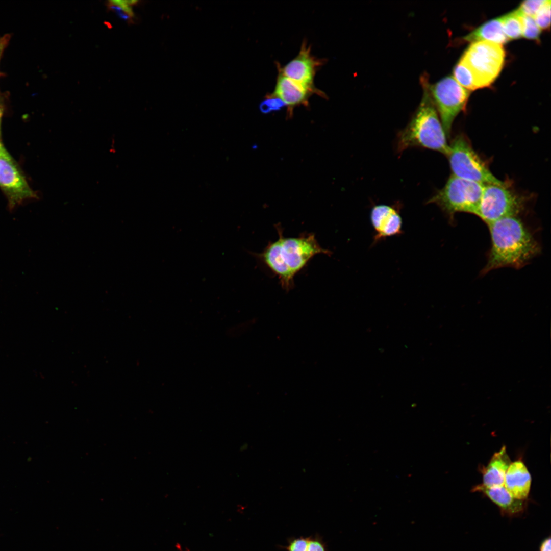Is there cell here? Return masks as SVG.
Segmentation results:
<instances>
[{"label": "cell", "mask_w": 551, "mask_h": 551, "mask_svg": "<svg viewBox=\"0 0 551 551\" xmlns=\"http://www.w3.org/2000/svg\"><path fill=\"white\" fill-rule=\"evenodd\" d=\"M484 185L452 175L444 186L436 193L428 204H435L454 221L456 213L476 215Z\"/></svg>", "instance_id": "obj_4"}, {"label": "cell", "mask_w": 551, "mask_h": 551, "mask_svg": "<svg viewBox=\"0 0 551 551\" xmlns=\"http://www.w3.org/2000/svg\"><path fill=\"white\" fill-rule=\"evenodd\" d=\"M0 187L13 209L24 200L36 197L13 161L0 158Z\"/></svg>", "instance_id": "obj_10"}, {"label": "cell", "mask_w": 551, "mask_h": 551, "mask_svg": "<svg viewBox=\"0 0 551 551\" xmlns=\"http://www.w3.org/2000/svg\"><path fill=\"white\" fill-rule=\"evenodd\" d=\"M309 539L303 537L294 539L290 541L286 549L288 551H307Z\"/></svg>", "instance_id": "obj_24"}, {"label": "cell", "mask_w": 551, "mask_h": 551, "mask_svg": "<svg viewBox=\"0 0 551 551\" xmlns=\"http://www.w3.org/2000/svg\"><path fill=\"white\" fill-rule=\"evenodd\" d=\"M3 111H4L3 103L2 101L1 100V99L0 98V126H1V122L2 117V116H3Z\"/></svg>", "instance_id": "obj_29"}, {"label": "cell", "mask_w": 551, "mask_h": 551, "mask_svg": "<svg viewBox=\"0 0 551 551\" xmlns=\"http://www.w3.org/2000/svg\"><path fill=\"white\" fill-rule=\"evenodd\" d=\"M470 42L489 41L503 44L509 40L505 35L500 17L487 21L464 37Z\"/></svg>", "instance_id": "obj_16"}, {"label": "cell", "mask_w": 551, "mask_h": 551, "mask_svg": "<svg viewBox=\"0 0 551 551\" xmlns=\"http://www.w3.org/2000/svg\"><path fill=\"white\" fill-rule=\"evenodd\" d=\"M428 89L446 136L449 137L453 122L465 110L470 92L461 86L452 76L430 84Z\"/></svg>", "instance_id": "obj_8"}, {"label": "cell", "mask_w": 551, "mask_h": 551, "mask_svg": "<svg viewBox=\"0 0 551 551\" xmlns=\"http://www.w3.org/2000/svg\"><path fill=\"white\" fill-rule=\"evenodd\" d=\"M517 12L518 13L517 11ZM518 14L521 18L522 36L528 39L538 41L541 33V29L537 24L534 18L519 13Z\"/></svg>", "instance_id": "obj_20"}, {"label": "cell", "mask_w": 551, "mask_h": 551, "mask_svg": "<svg viewBox=\"0 0 551 551\" xmlns=\"http://www.w3.org/2000/svg\"><path fill=\"white\" fill-rule=\"evenodd\" d=\"M139 2L138 1L134 0H113L107 1L106 6L122 20L131 23L133 22L135 17L133 6L137 5Z\"/></svg>", "instance_id": "obj_17"}, {"label": "cell", "mask_w": 551, "mask_h": 551, "mask_svg": "<svg viewBox=\"0 0 551 551\" xmlns=\"http://www.w3.org/2000/svg\"><path fill=\"white\" fill-rule=\"evenodd\" d=\"M284 106V104L280 99L271 94L261 103L260 109L265 113L279 110Z\"/></svg>", "instance_id": "obj_23"}, {"label": "cell", "mask_w": 551, "mask_h": 551, "mask_svg": "<svg viewBox=\"0 0 551 551\" xmlns=\"http://www.w3.org/2000/svg\"><path fill=\"white\" fill-rule=\"evenodd\" d=\"M312 94L279 70L274 91L271 94L280 99L287 107L289 117L292 115L295 107L307 106Z\"/></svg>", "instance_id": "obj_12"}, {"label": "cell", "mask_w": 551, "mask_h": 551, "mask_svg": "<svg viewBox=\"0 0 551 551\" xmlns=\"http://www.w3.org/2000/svg\"><path fill=\"white\" fill-rule=\"evenodd\" d=\"M0 158L12 161V158L0 141Z\"/></svg>", "instance_id": "obj_28"}, {"label": "cell", "mask_w": 551, "mask_h": 551, "mask_svg": "<svg viewBox=\"0 0 551 551\" xmlns=\"http://www.w3.org/2000/svg\"><path fill=\"white\" fill-rule=\"evenodd\" d=\"M546 0H529L523 2L516 11L521 14L534 17Z\"/></svg>", "instance_id": "obj_22"}, {"label": "cell", "mask_w": 551, "mask_h": 551, "mask_svg": "<svg viewBox=\"0 0 551 551\" xmlns=\"http://www.w3.org/2000/svg\"><path fill=\"white\" fill-rule=\"evenodd\" d=\"M511 461L506 447L503 446L495 453L487 466L482 469V485L487 487L503 486L505 477Z\"/></svg>", "instance_id": "obj_15"}, {"label": "cell", "mask_w": 551, "mask_h": 551, "mask_svg": "<svg viewBox=\"0 0 551 551\" xmlns=\"http://www.w3.org/2000/svg\"><path fill=\"white\" fill-rule=\"evenodd\" d=\"M550 537L543 540L540 545L539 551H550Z\"/></svg>", "instance_id": "obj_27"}, {"label": "cell", "mask_w": 551, "mask_h": 551, "mask_svg": "<svg viewBox=\"0 0 551 551\" xmlns=\"http://www.w3.org/2000/svg\"><path fill=\"white\" fill-rule=\"evenodd\" d=\"M550 1H547L533 17L540 29L546 30L550 28Z\"/></svg>", "instance_id": "obj_21"}, {"label": "cell", "mask_w": 551, "mask_h": 551, "mask_svg": "<svg viewBox=\"0 0 551 551\" xmlns=\"http://www.w3.org/2000/svg\"><path fill=\"white\" fill-rule=\"evenodd\" d=\"M446 156L455 177L484 185L502 182L491 173L463 135L453 139Z\"/></svg>", "instance_id": "obj_6"}, {"label": "cell", "mask_w": 551, "mask_h": 551, "mask_svg": "<svg viewBox=\"0 0 551 551\" xmlns=\"http://www.w3.org/2000/svg\"><path fill=\"white\" fill-rule=\"evenodd\" d=\"M420 82L422 98L408 124L397 135V151L419 147L446 156L449 150L447 136L429 91L428 77L422 76Z\"/></svg>", "instance_id": "obj_3"}, {"label": "cell", "mask_w": 551, "mask_h": 551, "mask_svg": "<svg viewBox=\"0 0 551 551\" xmlns=\"http://www.w3.org/2000/svg\"><path fill=\"white\" fill-rule=\"evenodd\" d=\"M472 491L483 493L499 507L503 514L514 516L520 514L525 507V500L513 497L504 486L487 487L480 484L474 486Z\"/></svg>", "instance_id": "obj_14"}, {"label": "cell", "mask_w": 551, "mask_h": 551, "mask_svg": "<svg viewBox=\"0 0 551 551\" xmlns=\"http://www.w3.org/2000/svg\"><path fill=\"white\" fill-rule=\"evenodd\" d=\"M370 221L374 230L373 244L403 233V221L398 209L392 206H374L370 212Z\"/></svg>", "instance_id": "obj_11"}, {"label": "cell", "mask_w": 551, "mask_h": 551, "mask_svg": "<svg viewBox=\"0 0 551 551\" xmlns=\"http://www.w3.org/2000/svg\"><path fill=\"white\" fill-rule=\"evenodd\" d=\"M307 551H327L322 541L318 538H309Z\"/></svg>", "instance_id": "obj_25"}, {"label": "cell", "mask_w": 551, "mask_h": 551, "mask_svg": "<svg viewBox=\"0 0 551 551\" xmlns=\"http://www.w3.org/2000/svg\"><path fill=\"white\" fill-rule=\"evenodd\" d=\"M525 201L507 182L486 184L476 215L488 224L505 217L518 216L524 208Z\"/></svg>", "instance_id": "obj_7"}, {"label": "cell", "mask_w": 551, "mask_h": 551, "mask_svg": "<svg viewBox=\"0 0 551 551\" xmlns=\"http://www.w3.org/2000/svg\"><path fill=\"white\" fill-rule=\"evenodd\" d=\"M532 478L523 462L511 463L506 472L504 487L515 498L526 500L530 493Z\"/></svg>", "instance_id": "obj_13"}, {"label": "cell", "mask_w": 551, "mask_h": 551, "mask_svg": "<svg viewBox=\"0 0 551 551\" xmlns=\"http://www.w3.org/2000/svg\"><path fill=\"white\" fill-rule=\"evenodd\" d=\"M276 228L278 239L270 242L261 253L254 255L278 276L283 288L289 291L294 286L295 276L314 256L329 255L331 252L319 244L313 233L285 237L281 228L277 225Z\"/></svg>", "instance_id": "obj_2"}, {"label": "cell", "mask_w": 551, "mask_h": 551, "mask_svg": "<svg viewBox=\"0 0 551 551\" xmlns=\"http://www.w3.org/2000/svg\"><path fill=\"white\" fill-rule=\"evenodd\" d=\"M453 74L455 80L467 90L469 91L477 89L471 71L460 60L454 68Z\"/></svg>", "instance_id": "obj_19"}, {"label": "cell", "mask_w": 551, "mask_h": 551, "mask_svg": "<svg viewBox=\"0 0 551 551\" xmlns=\"http://www.w3.org/2000/svg\"><path fill=\"white\" fill-rule=\"evenodd\" d=\"M505 59L502 44L489 41L473 42L460 60L471 71L477 89L490 85L500 72Z\"/></svg>", "instance_id": "obj_5"}, {"label": "cell", "mask_w": 551, "mask_h": 551, "mask_svg": "<svg viewBox=\"0 0 551 551\" xmlns=\"http://www.w3.org/2000/svg\"><path fill=\"white\" fill-rule=\"evenodd\" d=\"M10 39L9 34H6L0 37V60L4 49L8 44Z\"/></svg>", "instance_id": "obj_26"}, {"label": "cell", "mask_w": 551, "mask_h": 551, "mask_svg": "<svg viewBox=\"0 0 551 551\" xmlns=\"http://www.w3.org/2000/svg\"><path fill=\"white\" fill-rule=\"evenodd\" d=\"M488 226L491 247L482 274L504 267L519 269L540 253L539 244L518 216L505 217Z\"/></svg>", "instance_id": "obj_1"}, {"label": "cell", "mask_w": 551, "mask_h": 551, "mask_svg": "<svg viewBox=\"0 0 551 551\" xmlns=\"http://www.w3.org/2000/svg\"><path fill=\"white\" fill-rule=\"evenodd\" d=\"M322 61L311 55L310 46L304 41L297 56L284 67L280 68L278 65V69L312 93L325 97V94L317 89L314 84L315 73L318 67L322 65Z\"/></svg>", "instance_id": "obj_9"}, {"label": "cell", "mask_w": 551, "mask_h": 551, "mask_svg": "<svg viewBox=\"0 0 551 551\" xmlns=\"http://www.w3.org/2000/svg\"><path fill=\"white\" fill-rule=\"evenodd\" d=\"M500 19L504 32L509 40L522 36L521 18L516 10L500 17Z\"/></svg>", "instance_id": "obj_18"}]
</instances>
